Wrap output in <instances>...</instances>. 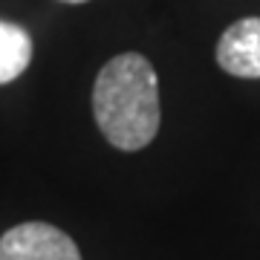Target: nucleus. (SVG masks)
<instances>
[{
	"label": "nucleus",
	"mask_w": 260,
	"mask_h": 260,
	"mask_svg": "<svg viewBox=\"0 0 260 260\" xmlns=\"http://www.w3.org/2000/svg\"><path fill=\"white\" fill-rule=\"evenodd\" d=\"M93 116L104 139L119 150H142L156 139L159 81L145 55L121 52L99 70L93 84Z\"/></svg>",
	"instance_id": "nucleus-1"
},
{
	"label": "nucleus",
	"mask_w": 260,
	"mask_h": 260,
	"mask_svg": "<svg viewBox=\"0 0 260 260\" xmlns=\"http://www.w3.org/2000/svg\"><path fill=\"white\" fill-rule=\"evenodd\" d=\"M0 260H81V251L58 225L32 220L0 237Z\"/></svg>",
	"instance_id": "nucleus-2"
},
{
	"label": "nucleus",
	"mask_w": 260,
	"mask_h": 260,
	"mask_svg": "<svg viewBox=\"0 0 260 260\" xmlns=\"http://www.w3.org/2000/svg\"><path fill=\"white\" fill-rule=\"evenodd\" d=\"M217 64L234 78H260V18H240L217 44Z\"/></svg>",
	"instance_id": "nucleus-3"
},
{
	"label": "nucleus",
	"mask_w": 260,
	"mask_h": 260,
	"mask_svg": "<svg viewBox=\"0 0 260 260\" xmlns=\"http://www.w3.org/2000/svg\"><path fill=\"white\" fill-rule=\"evenodd\" d=\"M32 61V35L12 20H0V84L15 81Z\"/></svg>",
	"instance_id": "nucleus-4"
},
{
	"label": "nucleus",
	"mask_w": 260,
	"mask_h": 260,
	"mask_svg": "<svg viewBox=\"0 0 260 260\" xmlns=\"http://www.w3.org/2000/svg\"><path fill=\"white\" fill-rule=\"evenodd\" d=\"M61 3H87V0H61Z\"/></svg>",
	"instance_id": "nucleus-5"
}]
</instances>
